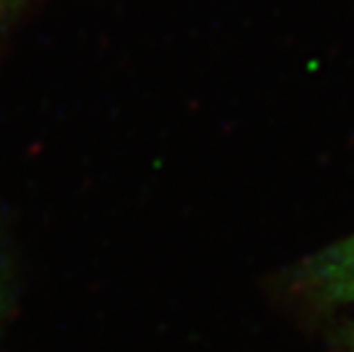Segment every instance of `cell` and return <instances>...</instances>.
I'll use <instances>...</instances> for the list:
<instances>
[{
    "instance_id": "obj_1",
    "label": "cell",
    "mask_w": 354,
    "mask_h": 352,
    "mask_svg": "<svg viewBox=\"0 0 354 352\" xmlns=\"http://www.w3.org/2000/svg\"><path fill=\"white\" fill-rule=\"evenodd\" d=\"M327 286L337 297H354V240L333 254V266L327 270Z\"/></svg>"
},
{
    "instance_id": "obj_2",
    "label": "cell",
    "mask_w": 354,
    "mask_h": 352,
    "mask_svg": "<svg viewBox=\"0 0 354 352\" xmlns=\"http://www.w3.org/2000/svg\"><path fill=\"white\" fill-rule=\"evenodd\" d=\"M3 3H7V0H0V5H3Z\"/></svg>"
}]
</instances>
